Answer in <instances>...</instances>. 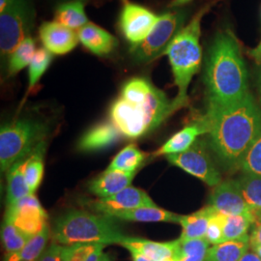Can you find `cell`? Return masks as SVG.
<instances>
[{
  "instance_id": "4dcf8cb0",
  "label": "cell",
  "mask_w": 261,
  "mask_h": 261,
  "mask_svg": "<svg viewBox=\"0 0 261 261\" xmlns=\"http://www.w3.org/2000/svg\"><path fill=\"white\" fill-rule=\"evenodd\" d=\"M51 236V228L47 224L39 233L28 240L23 247L19 261H38L47 249V241Z\"/></svg>"
},
{
  "instance_id": "ffe728a7",
  "label": "cell",
  "mask_w": 261,
  "mask_h": 261,
  "mask_svg": "<svg viewBox=\"0 0 261 261\" xmlns=\"http://www.w3.org/2000/svg\"><path fill=\"white\" fill-rule=\"evenodd\" d=\"M178 243V239L169 242H155L129 236L122 243L121 246L126 249L133 248L153 261H162L174 256L177 250Z\"/></svg>"
},
{
  "instance_id": "8fae6325",
  "label": "cell",
  "mask_w": 261,
  "mask_h": 261,
  "mask_svg": "<svg viewBox=\"0 0 261 261\" xmlns=\"http://www.w3.org/2000/svg\"><path fill=\"white\" fill-rule=\"evenodd\" d=\"M158 18L159 16L148 8L129 0H124L118 24L122 35L130 46H135L148 36Z\"/></svg>"
},
{
  "instance_id": "d6986e66",
  "label": "cell",
  "mask_w": 261,
  "mask_h": 261,
  "mask_svg": "<svg viewBox=\"0 0 261 261\" xmlns=\"http://www.w3.org/2000/svg\"><path fill=\"white\" fill-rule=\"evenodd\" d=\"M107 216H110L117 220L140 222V223H173L179 224L181 215L172 213L166 209L156 207H141L133 210L126 211H115L111 212Z\"/></svg>"
},
{
  "instance_id": "e0dca14e",
  "label": "cell",
  "mask_w": 261,
  "mask_h": 261,
  "mask_svg": "<svg viewBox=\"0 0 261 261\" xmlns=\"http://www.w3.org/2000/svg\"><path fill=\"white\" fill-rule=\"evenodd\" d=\"M137 172L129 173L107 168L103 173L89 182L88 190L99 198L110 197L130 186Z\"/></svg>"
},
{
  "instance_id": "4fadbf2b",
  "label": "cell",
  "mask_w": 261,
  "mask_h": 261,
  "mask_svg": "<svg viewBox=\"0 0 261 261\" xmlns=\"http://www.w3.org/2000/svg\"><path fill=\"white\" fill-rule=\"evenodd\" d=\"M208 205L216 212L228 215L252 214L249 206L243 198L236 180L222 181L214 187L209 197Z\"/></svg>"
},
{
  "instance_id": "cb8c5ba5",
  "label": "cell",
  "mask_w": 261,
  "mask_h": 261,
  "mask_svg": "<svg viewBox=\"0 0 261 261\" xmlns=\"http://www.w3.org/2000/svg\"><path fill=\"white\" fill-rule=\"evenodd\" d=\"M55 20L72 30H80L89 21L84 11V2L65 1L57 6Z\"/></svg>"
},
{
  "instance_id": "9a60e30c",
  "label": "cell",
  "mask_w": 261,
  "mask_h": 261,
  "mask_svg": "<svg viewBox=\"0 0 261 261\" xmlns=\"http://www.w3.org/2000/svg\"><path fill=\"white\" fill-rule=\"evenodd\" d=\"M77 35L84 47L97 56H109L119 45L118 40L109 31L90 21L77 31Z\"/></svg>"
},
{
  "instance_id": "7c38bea8",
  "label": "cell",
  "mask_w": 261,
  "mask_h": 261,
  "mask_svg": "<svg viewBox=\"0 0 261 261\" xmlns=\"http://www.w3.org/2000/svg\"><path fill=\"white\" fill-rule=\"evenodd\" d=\"M87 205L99 214L107 215L115 211L133 210L141 207H156L157 204L148 194L136 187L129 186L114 196L88 201Z\"/></svg>"
},
{
  "instance_id": "277c9868",
  "label": "cell",
  "mask_w": 261,
  "mask_h": 261,
  "mask_svg": "<svg viewBox=\"0 0 261 261\" xmlns=\"http://www.w3.org/2000/svg\"><path fill=\"white\" fill-rule=\"evenodd\" d=\"M107 215L84 210H69L59 216L51 227L53 243L59 245L103 244L121 245L129 236Z\"/></svg>"
},
{
  "instance_id": "d590c367",
  "label": "cell",
  "mask_w": 261,
  "mask_h": 261,
  "mask_svg": "<svg viewBox=\"0 0 261 261\" xmlns=\"http://www.w3.org/2000/svg\"><path fill=\"white\" fill-rule=\"evenodd\" d=\"M225 215L214 212L211 216L205 239L210 245H218L224 242V223Z\"/></svg>"
},
{
  "instance_id": "e575fe53",
  "label": "cell",
  "mask_w": 261,
  "mask_h": 261,
  "mask_svg": "<svg viewBox=\"0 0 261 261\" xmlns=\"http://www.w3.org/2000/svg\"><path fill=\"white\" fill-rule=\"evenodd\" d=\"M99 244H74L62 247V261H85Z\"/></svg>"
},
{
  "instance_id": "9c48e42d",
  "label": "cell",
  "mask_w": 261,
  "mask_h": 261,
  "mask_svg": "<svg viewBox=\"0 0 261 261\" xmlns=\"http://www.w3.org/2000/svg\"><path fill=\"white\" fill-rule=\"evenodd\" d=\"M168 162L185 172L201 180L206 185L216 187L222 182L221 174L209 155L207 141L198 139L189 149L166 156Z\"/></svg>"
},
{
  "instance_id": "4316f807",
  "label": "cell",
  "mask_w": 261,
  "mask_h": 261,
  "mask_svg": "<svg viewBox=\"0 0 261 261\" xmlns=\"http://www.w3.org/2000/svg\"><path fill=\"white\" fill-rule=\"evenodd\" d=\"M236 181L252 214L261 211V176L244 172Z\"/></svg>"
},
{
  "instance_id": "7dc6e473",
  "label": "cell",
  "mask_w": 261,
  "mask_h": 261,
  "mask_svg": "<svg viewBox=\"0 0 261 261\" xmlns=\"http://www.w3.org/2000/svg\"><path fill=\"white\" fill-rule=\"evenodd\" d=\"M252 249V252L256 253L261 258V245L260 246H254V247H251Z\"/></svg>"
},
{
  "instance_id": "52a82bcc",
  "label": "cell",
  "mask_w": 261,
  "mask_h": 261,
  "mask_svg": "<svg viewBox=\"0 0 261 261\" xmlns=\"http://www.w3.org/2000/svg\"><path fill=\"white\" fill-rule=\"evenodd\" d=\"M32 0H14L0 15V51L9 56L19 44L30 37L35 22Z\"/></svg>"
},
{
  "instance_id": "ee69618b",
  "label": "cell",
  "mask_w": 261,
  "mask_h": 261,
  "mask_svg": "<svg viewBox=\"0 0 261 261\" xmlns=\"http://www.w3.org/2000/svg\"><path fill=\"white\" fill-rule=\"evenodd\" d=\"M206 254H201V255H196V256H189V257H184L179 261H203L205 258Z\"/></svg>"
},
{
  "instance_id": "f1b7e54d",
  "label": "cell",
  "mask_w": 261,
  "mask_h": 261,
  "mask_svg": "<svg viewBox=\"0 0 261 261\" xmlns=\"http://www.w3.org/2000/svg\"><path fill=\"white\" fill-rule=\"evenodd\" d=\"M253 224H255L253 214L224 216V242L249 237V230Z\"/></svg>"
},
{
  "instance_id": "603a6c76",
  "label": "cell",
  "mask_w": 261,
  "mask_h": 261,
  "mask_svg": "<svg viewBox=\"0 0 261 261\" xmlns=\"http://www.w3.org/2000/svg\"><path fill=\"white\" fill-rule=\"evenodd\" d=\"M251 249L250 236L213 245L206 252L203 261H240Z\"/></svg>"
},
{
  "instance_id": "5bb4252c",
  "label": "cell",
  "mask_w": 261,
  "mask_h": 261,
  "mask_svg": "<svg viewBox=\"0 0 261 261\" xmlns=\"http://www.w3.org/2000/svg\"><path fill=\"white\" fill-rule=\"evenodd\" d=\"M39 37L44 47L54 56H64L71 53L80 42L75 30L56 20L43 22L39 28Z\"/></svg>"
},
{
  "instance_id": "7bdbcfd3",
  "label": "cell",
  "mask_w": 261,
  "mask_h": 261,
  "mask_svg": "<svg viewBox=\"0 0 261 261\" xmlns=\"http://www.w3.org/2000/svg\"><path fill=\"white\" fill-rule=\"evenodd\" d=\"M192 0H173L171 3H170V7L171 8H174V7H181L183 5H186L187 3L191 2Z\"/></svg>"
},
{
  "instance_id": "8d00e7d4",
  "label": "cell",
  "mask_w": 261,
  "mask_h": 261,
  "mask_svg": "<svg viewBox=\"0 0 261 261\" xmlns=\"http://www.w3.org/2000/svg\"><path fill=\"white\" fill-rule=\"evenodd\" d=\"M62 245L51 243L38 261H62Z\"/></svg>"
},
{
  "instance_id": "1f68e13d",
  "label": "cell",
  "mask_w": 261,
  "mask_h": 261,
  "mask_svg": "<svg viewBox=\"0 0 261 261\" xmlns=\"http://www.w3.org/2000/svg\"><path fill=\"white\" fill-rule=\"evenodd\" d=\"M53 56L45 47L38 48L28 69V91L35 87L40 79L47 72L53 61Z\"/></svg>"
},
{
  "instance_id": "30bf717a",
  "label": "cell",
  "mask_w": 261,
  "mask_h": 261,
  "mask_svg": "<svg viewBox=\"0 0 261 261\" xmlns=\"http://www.w3.org/2000/svg\"><path fill=\"white\" fill-rule=\"evenodd\" d=\"M4 220L14 224L30 239L48 223V216L35 195L21 198L15 205L6 208Z\"/></svg>"
},
{
  "instance_id": "6da1fadb",
  "label": "cell",
  "mask_w": 261,
  "mask_h": 261,
  "mask_svg": "<svg viewBox=\"0 0 261 261\" xmlns=\"http://www.w3.org/2000/svg\"><path fill=\"white\" fill-rule=\"evenodd\" d=\"M201 117L218 158L226 168L240 167L245 154L261 135V108L252 94L228 106L207 103Z\"/></svg>"
},
{
  "instance_id": "60d3db41",
  "label": "cell",
  "mask_w": 261,
  "mask_h": 261,
  "mask_svg": "<svg viewBox=\"0 0 261 261\" xmlns=\"http://www.w3.org/2000/svg\"><path fill=\"white\" fill-rule=\"evenodd\" d=\"M249 55L257 64H261V39L258 45L249 51Z\"/></svg>"
},
{
  "instance_id": "c3c4849f",
  "label": "cell",
  "mask_w": 261,
  "mask_h": 261,
  "mask_svg": "<svg viewBox=\"0 0 261 261\" xmlns=\"http://www.w3.org/2000/svg\"><path fill=\"white\" fill-rule=\"evenodd\" d=\"M257 87H258V93H259V98H260L261 103V69L258 75V83H257Z\"/></svg>"
},
{
  "instance_id": "2e32d148",
  "label": "cell",
  "mask_w": 261,
  "mask_h": 261,
  "mask_svg": "<svg viewBox=\"0 0 261 261\" xmlns=\"http://www.w3.org/2000/svg\"><path fill=\"white\" fill-rule=\"evenodd\" d=\"M207 126L202 117L174 134L158 150L153 153L154 157L178 154L189 149L200 136L207 134Z\"/></svg>"
},
{
  "instance_id": "f907efd6",
  "label": "cell",
  "mask_w": 261,
  "mask_h": 261,
  "mask_svg": "<svg viewBox=\"0 0 261 261\" xmlns=\"http://www.w3.org/2000/svg\"><path fill=\"white\" fill-rule=\"evenodd\" d=\"M162 261H176L173 257H169V258H166V259H164V260Z\"/></svg>"
},
{
  "instance_id": "681fc988",
  "label": "cell",
  "mask_w": 261,
  "mask_h": 261,
  "mask_svg": "<svg viewBox=\"0 0 261 261\" xmlns=\"http://www.w3.org/2000/svg\"><path fill=\"white\" fill-rule=\"evenodd\" d=\"M253 216H254V219H255V224L256 223H261V211L255 213Z\"/></svg>"
},
{
  "instance_id": "3957f363",
  "label": "cell",
  "mask_w": 261,
  "mask_h": 261,
  "mask_svg": "<svg viewBox=\"0 0 261 261\" xmlns=\"http://www.w3.org/2000/svg\"><path fill=\"white\" fill-rule=\"evenodd\" d=\"M210 7V5H207L199 10L191 21L180 29L164 53V55L168 56L174 84L177 86V96L173 101L178 110L189 103V85L201 66V21Z\"/></svg>"
},
{
  "instance_id": "484cf974",
  "label": "cell",
  "mask_w": 261,
  "mask_h": 261,
  "mask_svg": "<svg viewBox=\"0 0 261 261\" xmlns=\"http://www.w3.org/2000/svg\"><path fill=\"white\" fill-rule=\"evenodd\" d=\"M146 157V153L142 152L135 143H130L114 157L108 169L120 170L129 173L137 172Z\"/></svg>"
},
{
  "instance_id": "b9f144b4",
  "label": "cell",
  "mask_w": 261,
  "mask_h": 261,
  "mask_svg": "<svg viewBox=\"0 0 261 261\" xmlns=\"http://www.w3.org/2000/svg\"><path fill=\"white\" fill-rule=\"evenodd\" d=\"M240 261H261V258L254 252H247Z\"/></svg>"
},
{
  "instance_id": "ac0fdd59",
  "label": "cell",
  "mask_w": 261,
  "mask_h": 261,
  "mask_svg": "<svg viewBox=\"0 0 261 261\" xmlns=\"http://www.w3.org/2000/svg\"><path fill=\"white\" fill-rule=\"evenodd\" d=\"M121 136L112 121L102 122L84 134L79 142V148L86 152L106 149L116 143Z\"/></svg>"
},
{
  "instance_id": "d6a6232c",
  "label": "cell",
  "mask_w": 261,
  "mask_h": 261,
  "mask_svg": "<svg viewBox=\"0 0 261 261\" xmlns=\"http://www.w3.org/2000/svg\"><path fill=\"white\" fill-rule=\"evenodd\" d=\"M178 241L179 243L177 250L173 256V258L176 261H179L184 257L206 254L208 249L210 248V243L208 242L205 238L193 239L187 241H181L180 239H178Z\"/></svg>"
},
{
  "instance_id": "ab89813d",
  "label": "cell",
  "mask_w": 261,
  "mask_h": 261,
  "mask_svg": "<svg viewBox=\"0 0 261 261\" xmlns=\"http://www.w3.org/2000/svg\"><path fill=\"white\" fill-rule=\"evenodd\" d=\"M127 250L130 252L133 261H153L152 259L148 258L147 256H145L144 254H142L141 252L133 249V248H127Z\"/></svg>"
},
{
  "instance_id": "f546056e",
  "label": "cell",
  "mask_w": 261,
  "mask_h": 261,
  "mask_svg": "<svg viewBox=\"0 0 261 261\" xmlns=\"http://www.w3.org/2000/svg\"><path fill=\"white\" fill-rule=\"evenodd\" d=\"M36 44L32 37L23 40L9 56L8 61V75L9 76L17 75L25 67L31 63L36 53Z\"/></svg>"
},
{
  "instance_id": "83f0119b",
  "label": "cell",
  "mask_w": 261,
  "mask_h": 261,
  "mask_svg": "<svg viewBox=\"0 0 261 261\" xmlns=\"http://www.w3.org/2000/svg\"><path fill=\"white\" fill-rule=\"evenodd\" d=\"M46 146V142L40 144L24 164V175L32 195L36 193L44 176V153Z\"/></svg>"
},
{
  "instance_id": "7a4b0ae2",
  "label": "cell",
  "mask_w": 261,
  "mask_h": 261,
  "mask_svg": "<svg viewBox=\"0 0 261 261\" xmlns=\"http://www.w3.org/2000/svg\"><path fill=\"white\" fill-rule=\"evenodd\" d=\"M204 83L207 103L228 106L250 93L241 47L230 30L215 37L206 60Z\"/></svg>"
},
{
  "instance_id": "816d5d0a",
  "label": "cell",
  "mask_w": 261,
  "mask_h": 261,
  "mask_svg": "<svg viewBox=\"0 0 261 261\" xmlns=\"http://www.w3.org/2000/svg\"><path fill=\"white\" fill-rule=\"evenodd\" d=\"M66 1H82V2H85L87 0H66Z\"/></svg>"
},
{
  "instance_id": "7402d4cb",
  "label": "cell",
  "mask_w": 261,
  "mask_h": 261,
  "mask_svg": "<svg viewBox=\"0 0 261 261\" xmlns=\"http://www.w3.org/2000/svg\"><path fill=\"white\" fill-rule=\"evenodd\" d=\"M28 159L19 160L14 164L7 173L6 208L15 205L21 198L32 195L24 175V164Z\"/></svg>"
},
{
  "instance_id": "74e56055",
  "label": "cell",
  "mask_w": 261,
  "mask_h": 261,
  "mask_svg": "<svg viewBox=\"0 0 261 261\" xmlns=\"http://www.w3.org/2000/svg\"><path fill=\"white\" fill-rule=\"evenodd\" d=\"M250 240H251V247L254 246H260L261 245V223H256L253 229H252V234L250 235Z\"/></svg>"
},
{
  "instance_id": "5b68a950",
  "label": "cell",
  "mask_w": 261,
  "mask_h": 261,
  "mask_svg": "<svg viewBox=\"0 0 261 261\" xmlns=\"http://www.w3.org/2000/svg\"><path fill=\"white\" fill-rule=\"evenodd\" d=\"M177 110L174 101L154 86L144 103L134 105L121 97L116 99L110 110V119L122 136L134 140L158 128Z\"/></svg>"
},
{
  "instance_id": "836d02e7",
  "label": "cell",
  "mask_w": 261,
  "mask_h": 261,
  "mask_svg": "<svg viewBox=\"0 0 261 261\" xmlns=\"http://www.w3.org/2000/svg\"><path fill=\"white\" fill-rule=\"evenodd\" d=\"M240 168L244 172L261 176V135L245 154Z\"/></svg>"
},
{
  "instance_id": "8992f818",
  "label": "cell",
  "mask_w": 261,
  "mask_h": 261,
  "mask_svg": "<svg viewBox=\"0 0 261 261\" xmlns=\"http://www.w3.org/2000/svg\"><path fill=\"white\" fill-rule=\"evenodd\" d=\"M49 127L42 120L23 117L1 126L0 168L7 172L19 160L28 159L38 146L46 142Z\"/></svg>"
},
{
  "instance_id": "bcb514c9",
  "label": "cell",
  "mask_w": 261,
  "mask_h": 261,
  "mask_svg": "<svg viewBox=\"0 0 261 261\" xmlns=\"http://www.w3.org/2000/svg\"><path fill=\"white\" fill-rule=\"evenodd\" d=\"M99 261H112V256L110 255V253H106L103 252V254L101 255Z\"/></svg>"
},
{
  "instance_id": "f6af8a7d",
  "label": "cell",
  "mask_w": 261,
  "mask_h": 261,
  "mask_svg": "<svg viewBox=\"0 0 261 261\" xmlns=\"http://www.w3.org/2000/svg\"><path fill=\"white\" fill-rule=\"evenodd\" d=\"M14 0H0V12L2 13Z\"/></svg>"
},
{
  "instance_id": "f35d334b",
  "label": "cell",
  "mask_w": 261,
  "mask_h": 261,
  "mask_svg": "<svg viewBox=\"0 0 261 261\" xmlns=\"http://www.w3.org/2000/svg\"><path fill=\"white\" fill-rule=\"evenodd\" d=\"M105 248V245L103 244H99L95 249L93 250V252H91L87 258L85 259V261H99L101 255L103 254V250Z\"/></svg>"
},
{
  "instance_id": "44dd1931",
  "label": "cell",
  "mask_w": 261,
  "mask_h": 261,
  "mask_svg": "<svg viewBox=\"0 0 261 261\" xmlns=\"http://www.w3.org/2000/svg\"><path fill=\"white\" fill-rule=\"evenodd\" d=\"M214 212L216 211L211 206L207 205L193 214L183 215L179 223L182 226L179 239L187 241L205 238L209 221Z\"/></svg>"
},
{
  "instance_id": "ba28073f",
  "label": "cell",
  "mask_w": 261,
  "mask_h": 261,
  "mask_svg": "<svg viewBox=\"0 0 261 261\" xmlns=\"http://www.w3.org/2000/svg\"><path fill=\"white\" fill-rule=\"evenodd\" d=\"M186 16L181 11H168L159 16L155 27L141 43L130 46V56L137 63H150L164 55L169 43L183 28Z\"/></svg>"
},
{
  "instance_id": "d4e9b609",
  "label": "cell",
  "mask_w": 261,
  "mask_h": 261,
  "mask_svg": "<svg viewBox=\"0 0 261 261\" xmlns=\"http://www.w3.org/2000/svg\"><path fill=\"white\" fill-rule=\"evenodd\" d=\"M1 236L5 248L4 261H19L21 251L29 238L20 232L14 224L5 220Z\"/></svg>"
}]
</instances>
